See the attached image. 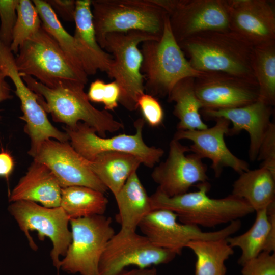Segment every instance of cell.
<instances>
[{
    "instance_id": "e575fe53",
    "label": "cell",
    "mask_w": 275,
    "mask_h": 275,
    "mask_svg": "<svg viewBox=\"0 0 275 275\" xmlns=\"http://www.w3.org/2000/svg\"><path fill=\"white\" fill-rule=\"evenodd\" d=\"M264 167L275 175V124L271 122L261 143L257 158Z\"/></svg>"
},
{
    "instance_id": "7402d4cb",
    "label": "cell",
    "mask_w": 275,
    "mask_h": 275,
    "mask_svg": "<svg viewBox=\"0 0 275 275\" xmlns=\"http://www.w3.org/2000/svg\"><path fill=\"white\" fill-rule=\"evenodd\" d=\"M62 187L50 169L33 161L9 195L11 203L27 201L49 208L60 206Z\"/></svg>"
},
{
    "instance_id": "60d3db41",
    "label": "cell",
    "mask_w": 275,
    "mask_h": 275,
    "mask_svg": "<svg viewBox=\"0 0 275 275\" xmlns=\"http://www.w3.org/2000/svg\"><path fill=\"white\" fill-rule=\"evenodd\" d=\"M6 76L0 71V102L11 99V89L5 80Z\"/></svg>"
},
{
    "instance_id": "836d02e7",
    "label": "cell",
    "mask_w": 275,
    "mask_h": 275,
    "mask_svg": "<svg viewBox=\"0 0 275 275\" xmlns=\"http://www.w3.org/2000/svg\"><path fill=\"white\" fill-rule=\"evenodd\" d=\"M137 108L142 113L144 120L152 127L161 125L164 118V113L157 99L146 93L142 94L137 101Z\"/></svg>"
},
{
    "instance_id": "d590c367",
    "label": "cell",
    "mask_w": 275,
    "mask_h": 275,
    "mask_svg": "<svg viewBox=\"0 0 275 275\" xmlns=\"http://www.w3.org/2000/svg\"><path fill=\"white\" fill-rule=\"evenodd\" d=\"M242 267V275H275V254L262 252Z\"/></svg>"
},
{
    "instance_id": "4316f807",
    "label": "cell",
    "mask_w": 275,
    "mask_h": 275,
    "mask_svg": "<svg viewBox=\"0 0 275 275\" xmlns=\"http://www.w3.org/2000/svg\"><path fill=\"white\" fill-rule=\"evenodd\" d=\"M194 77L179 81L168 95V100L174 102L173 114L179 122L177 130H203L208 128L201 118L203 106L197 98L194 88Z\"/></svg>"
},
{
    "instance_id": "8d00e7d4",
    "label": "cell",
    "mask_w": 275,
    "mask_h": 275,
    "mask_svg": "<svg viewBox=\"0 0 275 275\" xmlns=\"http://www.w3.org/2000/svg\"><path fill=\"white\" fill-rule=\"evenodd\" d=\"M46 1L57 15H59L66 21H74L76 1L47 0Z\"/></svg>"
},
{
    "instance_id": "603a6c76",
    "label": "cell",
    "mask_w": 275,
    "mask_h": 275,
    "mask_svg": "<svg viewBox=\"0 0 275 275\" xmlns=\"http://www.w3.org/2000/svg\"><path fill=\"white\" fill-rule=\"evenodd\" d=\"M232 247H238L241 255L238 262L242 266L258 256L262 252H274L275 202L267 209L256 211L255 221L246 232L226 238Z\"/></svg>"
},
{
    "instance_id": "9c48e42d",
    "label": "cell",
    "mask_w": 275,
    "mask_h": 275,
    "mask_svg": "<svg viewBox=\"0 0 275 275\" xmlns=\"http://www.w3.org/2000/svg\"><path fill=\"white\" fill-rule=\"evenodd\" d=\"M8 210L33 250L36 251L38 247L29 233L30 231H36L40 240L48 237L51 241L50 257L58 272L60 257L65 255L72 238L68 227L70 219L63 208L61 206L46 207L36 202L19 201L12 202Z\"/></svg>"
},
{
    "instance_id": "7c38bea8",
    "label": "cell",
    "mask_w": 275,
    "mask_h": 275,
    "mask_svg": "<svg viewBox=\"0 0 275 275\" xmlns=\"http://www.w3.org/2000/svg\"><path fill=\"white\" fill-rule=\"evenodd\" d=\"M176 255L173 251L154 245L136 231L121 229L109 240L101 257L99 275H118L130 265L144 268L167 264Z\"/></svg>"
},
{
    "instance_id": "3957f363",
    "label": "cell",
    "mask_w": 275,
    "mask_h": 275,
    "mask_svg": "<svg viewBox=\"0 0 275 275\" xmlns=\"http://www.w3.org/2000/svg\"><path fill=\"white\" fill-rule=\"evenodd\" d=\"M198 190L169 197L158 190L150 196L152 209H167L176 213L182 223L205 227L230 223L254 210L244 199L232 194L223 198L209 197L208 181L199 183Z\"/></svg>"
},
{
    "instance_id": "d6986e66",
    "label": "cell",
    "mask_w": 275,
    "mask_h": 275,
    "mask_svg": "<svg viewBox=\"0 0 275 275\" xmlns=\"http://www.w3.org/2000/svg\"><path fill=\"white\" fill-rule=\"evenodd\" d=\"M230 30L253 46L275 41L274 2L228 0Z\"/></svg>"
},
{
    "instance_id": "2e32d148",
    "label": "cell",
    "mask_w": 275,
    "mask_h": 275,
    "mask_svg": "<svg viewBox=\"0 0 275 275\" xmlns=\"http://www.w3.org/2000/svg\"><path fill=\"white\" fill-rule=\"evenodd\" d=\"M33 157L50 169L62 188L84 186L103 193L108 190L91 169L89 160L68 142L46 140Z\"/></svg>"
},
{
    "instance_id": "f35d334b",
    "label": "cell",
    "mask_w": 275,
    "mask_h": 275,
    "mask_svg": "<svg viewBox=\"0 0 275 275\" xmlns=\"http://www.w3.org/2000/svg\"><path fill=\"white\" fill-rule=\"evenodd\" d=\"M105 85L103 80L99 79L92 82L87 94L89 100L94 102L102 103Z\"/></svg>"
},
{
    "instance_id": "f546056e",
    "label": "cell",
    "mask_w": 275,
    "mask_h": 275,
    "mask_svg": "<svg viewBox=\"0 0 275 275\" xmlns=\"http://www.w3.org/2000/svg\"><path fill=\"white\" fill-rule=\"evenodd\" d=\"M252 68L259 87L258 99L275 104V41L254 46Z\"/></svg>"
},
{
    "instance_id": "30bf717a",
    "label": "cell",
    "mask_w": 275,
    "mask_h": 275,
    "mask_svg": "<svg viewBox=\"0 0 275 275\" xmlns=\"http://www.w3.org/2000/svg\"><path fill=\"white\" fill-rule=\"evenodd\" d=\"M145 123L143 118L134 122V134H122L108 138L99 136L94 128L81 122L74 127L65 126L64 128L71 146L88 160L103 152H120L132 154L144 166L153 168L159 162L164 151L160 148L149 146L145 143L143 138Z\"/></svg>"
},
{
    "instance_id": "ba28073f",
    "label": "cell",
    "mask_w": 275,
    "mask_h": 275,
    "mask_svg": "<svg viewBox=\"0 0 275 275\" xmlns=\"http://www.w3.org/2000/svg\"><path fill=\"white\" fill-rule=\"evenodd\" d=\"M71 242L60 269L71 273L99 275L98 266L106 246L115 234L112 219L104 215L70 220Z\"/></svg>"
},
{
    "instance_id": "1f68e13d",
    "label": "cell",
    "mask_w": 275,
    "mask_h": 275,
    "mask_svg": "<svg viewBox=\"0 0 275 275\" xmlns=\"http://www.w3.org/2000/svg\"><path fill=\"white\" fill-rule=\"evenodd\" d=\"M17 18L9 49L17 54L24 42L33 37L42 27L38 12L32 1L19 0L16 7Z\"/></svg>"
},
{
    "instance_id": "484cf974",
    "label": "cell",
    "mask_w": 275,
    "mask_h": 275,
    "mask_svg": "<svg viewBox=\"0 0 275 275\" xmlns=\"http://www.w3.org/2000/svg\"><path fill=\"white\" fill-rule=\"evenodd\" d=\"M232 195L245 200L254 211L275 202V175L260 167L240 174L234 182Z\"/></svg>"
},
{
    "instance_id": "d6a6232c",
    "label": "cell",
    "mask_w": 275,
    "mask_h": 275,
    "mask_svg": "<svg viewBox=\"0 0 275 275\" xmlns=\"http://www.w3.org/2000/svg\"><path fill=\"white\" fill-rule=\"evenodd\" d=\"M19 0H0V42L10 47L17 18Z\"/></svg>"
},
{
    "instance_id": "8992f818",
    "label": "cell",
    "mask_w": 275,
    "mask_h": 275,
    "mask_svg": "<svg viewBox=\"0 0 275 275\" xmlns=\"http://www.w3.org/2000/svg\"><path fill=\"white\" fill-rule=\"evenodd\" d=\"M160 38L139 31L113 33L105 37L104 49L111 53L113 59L106 73L120 88L119 103L128 111L138 108V100L145 93L141 71L143 56L139 45L144 41Z\"/></svg>"
},
{
    "instance_id": "5b68a950",
    "label": "cell",
    "mask_w": 275,
    "mask_h": 275,
    "mask_svg": "<svg viewBox=\"0 0 275 275\" xmlns=\"http://www.w3.org/2000/svg\"><path fill=\"white\" fill-rule=\"evenodd\" d=\"M97 41L104 49L106 35L131 31L160 38L168 16L153 0H92Z\"/></svg>"
},
{
    "instance_id": "83f0119b",
    "label": "cell",
    "mask_w": 275,
    "mask_h": 275,
    "mask_svg": "<svg viewBox=\"0 0 275 275\" xmlns=\"http://www.w3.org/2000/svg\"><path fill=\"white\" fill-rule=\"evenodd\" d=\"M108 201L104 193L84 186L62 188L60 206L70 219L104 215Z\"/></svg>"
},
{
    "instance_id": "52a82bcc",
    "label": "cell",
    "mask_w": 275,
    "mask_h": 275,
    "mask_svg": "<svg viewBox=\"0 0 275 275\" xmlns=\"http://www.w3.org/2000/svg\"><path fill=\"white\" fill-rule=\"evenodd\" d=\"M18 53L15 62L21 76L35 77L49 88L62 80L78 81L85 85L88 81L87 75L70 62L42 26L23 43Z\"/></svg>"
},
{
    "instance_id": "7a4b0ae2",
    "label": "cell",
    "mask_w": 275,
    "mask_h": 275,
    "mask_svg": "<svg viewBox=\"0 0 275 275\" xmlns=\"http://www.w3.org/2000/svg\"><path fill=\"white\" fill-rule=\"evenodd\" d=\"M191 67L256 81L252 68L254 46L229 30L202 32L178 44Z\"/></svg>"
},
{
    "instance_id": "ac0fdd59",
    "label": "cell",
    "mask_w": 275,
    "mask_h": 275,
    "mask_svg": "<svg viewBox=\"0 0 275 275\" xmlns=\"http://www.w3.org/2000/svg\"><path fill=\"white\" fill-rule=\"evenodd\" d=\"M215 124L211 127L203 130H177L174 139H186L193 142L189 151L202 159L208 158L212 161L211 168L215 176L219 177L226 167L232 169L239 174L249 169V163L234 155L227 147L224 140L228 135L230 122L226 119H214Z\"/></svg>"
},
{
    "instance_id": "ffe728a7",
    "label": "cell",
    "mask_w": 275,
    "mask_h": 275,
    "mask_svg": "<svg viewBox=\"0 0 275 275\" xmlns=\"http://www.w3.org/2000/svg\"><path fill=\"white\" fill-rule=\"evenodd\" d=\"M273 106L257 100L249 104L229 108H203L200 112L207 119L223 118L231 122L228 135H234L242 130L249 134V156L252 161L257 160L262 140L269 127Z\"/></svg>"
},
{
    "instance_id": "ab89813d",
    "label": "cell",
    "mask_w": 275,
    "mask_h": 275,
    "mask_svg": "<svg viewBox=\"0 0 275 275\" xmlns=\"http://www.w3.org/2000/svg\"><path fill=\"white\" fill-rule=\"evenodd\" d=\"M14 166L13 159L9 153H0V177L8 179L13 171Z\"/></svg>"
},
{
    "instance_id": "5bb4252c",
    "label": "cell",
    "mask_w": 275,
    "mask_h": 275,
    "mask_svg": "<svg viewBox=\"0 0 275 275\" xmlns=\"http://www.w3.org/2000/svg\"><path fill=\"white\" fill-rule=\"evenodd\" d=\"M0 71L12 80L16 88L15 93L20 100L23 115L20 118L25 122L24 130L31 140L28 154L33 157L43 142L51 138L61 142H68L67 134L50 122L46 112L38 103L37 95L22 80L13 53L1 42Z\"/></svg>"
},
{
    "instance_id": "f1b7e54d",
    "label": "cell",
    "mask_w": 275,
    "mask_h": 275,
    "mask_svg": "<svg viewBox=\"0 0 275 275\" xmlns=\"http://www.w3.org/2000/svg\"><path fill=\"white\" fill-rule=\"evenodd\" d=\"M197 257L195 275H225V261L234 253L226 238L199 240L189 242L186 246Z\"/></svg>"
},
{
    "instance_id": "74e56055",
    "label": "cell",
    "mask_w": 275,
    "mask_h": 275,
    "mask_svg": "<svg viewBox=\"0 0 275 275\" xmlns=\"http://www.w3.org/2000/svg\"><path fill=\"white\" fill-rule=\"evenodd\" d=\"M120 95V88L115 81L106 84L102 102L104 109L108 111L116 108L118 105Z\"/></svg>"
},
{
    "instance_id": "9a60e30c",
    "label": "cell",
    "mask_w": 275,
    "mask_h": 275,
    "mask_svg": "<svg viewBox=\"0 0 275 275\" xmlns=\"http://www.w3.org/2000/svg\"><path fill=\"white\" fill-rule=\"evenodd\" d=\"M188 146L173 139L165 161L155 167L151 173L159 191L169 197L187 193L195 184L207 181V167L195 153L187 155Z\"/></svg>"
},
{
    "instance_id": "d4e9b609",
    "label": "cell",
    "mask_w": 275,
    "mask_h": 275,
    "mask_svg": "<svg viewBox=\"0 0 275 275\" xmlns=\"http://www.w3.org/2000/svg\"><path fill=\"white\" fill-rule=\"evenodd\" d=\"M141 163L135 156L120 152H103L89 160L91 169L114 196Z\"/></svg>"
},
{
    "instance_id": "8fae6325",
    "label": "cell",
    "mask_w": 275,
    "mask_h": 275,
    "mask_svg": "<svg viewBox=\"0 0 275 275\" xmlns=\"http://www.w3.org/2000/svg\"><path fill=\"white\" fill-rule=\"evenodd\" d=\"M168 15L178 44L198 34L230 30L228 0H153Z\"/></svg>"
},
{
    "instance_id": "4dcf8cb0",
    "label": "cell",
    "mask_w": 275,
    "mask_h": 275,
    "mask_svg": "<svg viewBox=\"0 0 275 275\" xmlns=\"http://www.w3.org/2000/svg\"><path fill=\"white\" fill-rule=\"evenodd\" d=\"M32 2L38 12L43 28L54 39L70 62L85 72L83 61L73 36L65 29L46 1L33 0Z\"/></svg>"
},
{
    "instance_id": "44dd1931",
    "label": "cell",
    "mask_w": 275,
    "mask_h": 275,
    "mask_svg": "<svg viewBox=\"0 0 275 275\" xmlns=\"http://www.w3.org/2000/svg\"><path fill=\"white\" fill-rule=\"evenodd\" d=\"M74 21L75 29L73 36L83 61L85 72L88 76L94 75L98 70L107 73L113 59L97 41L91 0L76 1Z\"/></svg>"
},
{
    "instance_id": "e0dca14e",
    "label": "cell",
    "mask_w": 275,
    "mask_h": 275,
    "mask_svg": "<svg viewBox=\"0 0 275 275\" xmlns=\"http://www.w3.org/2000/svg\"><path fill=\"white\" fill-rule=\"evenodd\" d=\"M194 88L203 108L240 107L259 98L257 82L222 72H204L195 78Z\"/></svg>"
},
{
    "instance_id": "cb8c5ba5",
    "label": "cell",
    "mask_w": 275,
    "mask_h": 275,
    "mask_svg": "<svg viewBox=\"0 0 275 275\" xmlns=\"http://www.w3.org/2000/svg\"><path fill=\"white\" fill-rule=\"evenodd\" d=\"M119 212L116 216L121 229L136 231L141 221L152 210L150 198L133 172L114 195Z\"/></svg>"
},
{
    "instance_id": "b9f144b4",
    "label": "cell",
    "mask_w": 275,
    "mask_h": 275,
    "mask_svg": "<svg viewBox=\"0 0 275 275\" xmlns=\"http://www.w3.org/2000/svg\"><path fill=\"white\" fill-rule=\"evenodd\" d=\"M118 275H157V270L155 268H138L130 271L124 270Z\"/></svg>"
},
{
    "instance_id": "6da1fadb",
    "label": "cell",
    "mask_w": 275,
    "mask_h": 275,
    "mask_svg": "<svg viewBox=\"0 0 275 275\" xmlns=\"http://www.w3.org/2000/svg\"><path fill=\"white\" fill-rule=\"evenodd\" d=\"M28 87L37 95L38 103L46 113L51 114L54 121L68 127L78 122L94 128L98 135L105 138L107 132L124 128L108 111L100 110L90 102L84 91L85 84L78 81L62 80L49 88L29 75H22Z\"/></svg>"
},
{
    "instance_id": "277c9868",
    "label": "cell",
    "mask_w": 275,
    "mask_h": 275,
    "mask_svg": "<svg viewBox=\"0 0 275 275\" xmlns=\"http://www.w3.org/2000/svg\"><path fill=\"white\" fill-rule=\"evenodd\" d=\"M140 50L145 91L155 97L168 96L180 80L196 78L204 73L189 64L172 34L168 15L160 38L143 42Z\"/></svg>"
},
{
    "instance_id": "4fadbf2b",
    "label": "cell",
    "mask_w": 275,
    "mask_h": 275,
    "mask_svg": "<svg viewBox=\"0 0 275 275\" xmlns=\"http://www.w3.org/2000/svg\"><path fill=\"white\" fill-rule=\"evenodd\" d=\"M178 216L167 209L152 210L140 223L138 227L154 245L181 254L187 243L193 240L227 238L241 227L238 219L225 228L214 232H203L199 227L179 223Z\"/></svg>"
}]
</instances>
